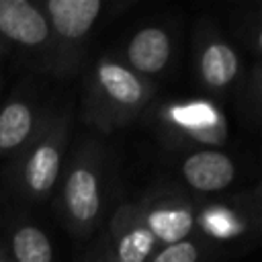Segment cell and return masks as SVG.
<instances>
[{"instance_id": "cell-8", "label": "cell", "mask_w": 262, "mask_h": 262, "mask_svg": "<svg viewBox=\"0 0 262 262\" xmlns=\"http://www.w3.org/2000/svg\"><path fill=\"white\" fill-rule=\"evenodd\" d=\"M196 196L176 186H156L147 190L135 209L160 248L194 237Z\"/></svg>"}, {"instance_id": "cell-1", "label": "cell", "mask_w": 262, "mask_h": 262, "mask_svg": "<svg viewBox=\"0 0 262 262\" xmlns=\"http://www.w3.org/2000/svg\"><path fill=\"white\" fill-rule=\"evenodd\" d=\"M156 84L131 72L119 57L100 55L86 78L82 119L100 133L119 131L137 121L154 102Z\"/></svg>"}, {"instance_id": "cell-5", "label": "cell", "mask_w": 262, "mask_h": 262, "mask_svg": "<svg viewBox=\"0 0 262 262\" xmlns=\"http://www.w3.org/2000/svg\"><path fill=\"white\" fill-rule=\"evenodd\" d=\"M260 233V188L254 186L246 192L207 196L196 201L194 237L233 258L248 252Z\"/></svg>"}, {"instance_id": "cell-2", "label": "cell", "mask_w": 262, "mask_h": 262, "mask_svg": "<svg viewBox=\"0 0 262 262\" xmlns=\"http://www.w3.org/2000/svg\"><path fill=\"white\" fill-rule=\"evenodd\" d=\"M106 168V149L94 137L82 139L66 160L57 207L68 229L80 239L90 237L104 217Z\"/></svg>"}, {"instance_id": "cell-4", "label": "cell", "mask_w": 262, "mask_h": 262, "mask_svg": "<svg viewBox=\"0 0 262 262\" xmlns=\"http://www.w3.org/2000/svg\"><path fill=\"white\" fill-rule=\"evenodd\" d=\"M151 123L174 151L221 149L229 141V123L221 104L211 96L168 98L154 104Z\"/></svg>"}, {"instance_id": "cell-3", "label": "cell", "mask_w": 262, "mask_h": 262, "mask_svg": "<svg viewBox=\"0 0 262 262\" xmlns=\"http://www.w3.org/2000/svg\"><path fill=\"white\" fill-rule=\"evenodd\" d=\"M70 123V111L45 113L31 141L16 154L10 182L27 201L45 203L55 196L66 166Z\"/></svg>"}, {"instance_id": "cell-14", "label": "cell", "mask_w": 262, "mask_h": 262, "mask_svg": "<svg viewBox=\"0 0 262 262\" xmlns=\"http://www.w3.org/2000/svg\"><path fill=\"white\" fill-rule=\"evenodd\" d=\"M2 244L12 262H53L55 258L47 231L29 219H12Z\"/></svg>"}, {"instance_id": "cell-19", "label": "cell", "mask_w": 262, "mask_h": 262, "mask_svg": "<svg viewBox=\"0 0 262 262\" xmlns=\"http://www.w3.org/2000/svg\"><path fill=\"white\" fill-rule=\"evenodd\" d=\"M104 262H108V260H106V254H104Z\"/></svg>"}, {"instance_id": "cell-11", "label": "cell", "mask_w": 262, "mask_h": 262, "mask_svg": "<svg viewBox=\"0 0 262 262\" xmlns=\"http://www.w3.org/2000/svg\"><path fill=\"white\" fill-rule=\"evenodd\" d=\"M176 51L174 31L166 25L149 23L129 35L119 59L137 76L154 82V78L166 74L172 68Z\"/></svg>"}, {"instance_id": "cell-6", "label": "cell", "mask_w": 262, "mask_h": 262, "mask_svg": "<svg viewBox=\"0 0 262 262\" xmlns=\"http://www.w3.org/2000/svg\"><path fill=\"white\" fill-rule=\"evenodd\" d=\"M49 33L51 49L47 70L57 78H70L78 74L88 39L102 16V0H41Z\"/></svg>"}, {"instance_id": "cell-18", "label": "cell", "mask_w": 262, "mask_h": 262, "mask_svg": "<svg viewBox=\"0 0 262 262\" xmlns=\"http://www.w3.org/2000/svg\"><path fill=\"white\" fill-rule=\"evenodd\" d=\"M0 262H12V258L8 256V252H6V248H4L2 242H0Z\"/></svg>"}, {"instance_id": "cell-17", "label": "cell", "mask_w": 262, "mask_h": 262, "mask_svg": "<svg viewBox=\"0 0 262 262\" xmlns=\"http://www.w3.org/2000/svg\"><path fill=\"white\" fill-rule=\"evenodd\" d=\"M82 262H104V242H102V235H100L98 244L88 250V254L84 256Z\"/></svg>"}, {"instance_id": "cell-10", "label": "cell", "mask_w": 262, "mask_h": 262, "mask_svg": "<svg viewBox=\"0 0 262 262\" xmlns=\"http://www.w3.org/2000/svg\"><path fill=\"white\" fill-rule=\"evenodd\" d=\"M0 43L29 55H39L47 63L51 33L37 2L0 0Z\"/></svg>"}, {"instance_id": "cell-16", "label": "cell", "mask_w": 262, "mask_h": 262, "mask_svg": "<svg viewBox=\"0 0 262 262\" xmlns=\"http://www.w3.org/2000/svg\"><path fill=\"white\" fill-rule=\"evenodd\" d=\"M237 106L242 117L252 123L254 127H258L260 123V98H262V66L260 59H256L252 63V68L246 72L237 92Z\"/></svg>"}, {"instance_id": "cell-13", "label": "cell", "mask_w": 262, "mask_h": 262, "mask_svg": "<svg viewBox=\"0 0 262 262\" xmlns=\"http://www.w3.org/2000/svg\"><path fill=\"white\" fill-rule=\"evenodd\" d=\"M45 113L23 94L10 96L0 106V156L18 154L35 135Z\"/></svg>"}, {"instance_id": "cell-12", "label": "cell", "mask_w": 262, "mask_h": 262, "mask_svg": "<svg viewBox=\"0 0 262 262\" xmlns=\"http://www.w3.org/2000/svg\"><path fill=\"white\" fill-rule=\"evenodd\" d=\"M102 242L108 262H149L160 250L158 242L139 219L135 203H123L111 213Z\"/></svg>"}, {"instance_id": "cell-9", "label": "cell", "mask_w": 262, "mask_h": 262, "mask_svg": "<svg viewBox=\"0 0 262 262\" xmlns=\"http://www.w3.org/2000/svg\"><path fill=\"white\" fill-rule=\"evenodd\" d=\"M174 168L180 182L196 199L223 194L239 178V166L223 149H186L174 151Z\"/></svg>"}, {"instance_id": "cell-7", "label": "cell", "mask_w": 262, "mask_h": 262, "mask_svg": "<svg viewBox=\"0 0 262 262\" xmlns=\"http://www.w3.org/2000/svg\"><path fill=\"white\" fill-rule=\"evenodd\" d=\"M192 70L199 86L211 98L235 94L248 72L237 43L207 18L194 27Z\"/></svg>"}, {"instance_id": "cell-15", "label": "cell", "mask_w": 262, "mask_h": 262, "mask_svg": "<svg viewBox=\"0 0 262 262\" xmlns=\"http://www.w3.org/2000/svg\"><path fill=\"white\" fill-rule=\"evenodd\" d=\"M149 262H229V258H225L199 237H188L184 242L160 248Z\"/></svg>"}]
</instances>
